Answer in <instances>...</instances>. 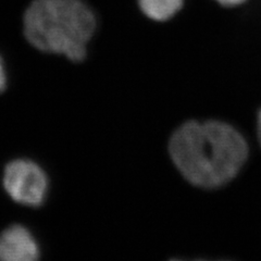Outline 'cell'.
Listing matches in <instances>:
<instances>
[{
	"mask_svg": "<svg viewBox=\"0 0 261 261\" xmlns=\"http://www.w3.org/2000/svg\"><path fill=\"white\" fill-rule=\"evenodd\" d=\"M137 6L148 20L166 23L182 11L185 0H137Z\"/></svg>",
	"mask_w": 261,
	"mask_h": 261,
	"instance_id": "obj_5",
	"label": "cell"
},
{
	"mask_svg": "<svg viewBox=\"0 0 261 261\" xmlns=\"http://www.w3.org/2000/svg\"><path fill=\"white\" fill-rule=\"evenodd\" d=\"M39 256L38 243L28 227L14 224L0 234V260L34 261Z\"/></svg>",
	"mask_w": 261,
	"mask_h": 261,
	"instance_id": "obj_4",
	"label": "cell"
},
{
	"mask_svg": "<svg viewBox=\"0 0 261 261\" xmlns=\"http://www.w3.org/2000/svg\"><path fill=\"white\" fill-rule=\"evenodd\" d=\"M98 25L86 0H33L24 14V35L32 46L76 63L86 59Z\"/></svg>",
	"mask_w": 261,
	"mask_h": 261,
	"instance_id": "obj_2",
	"label": "cell"
},
{
	"mask_svg": "<svg viewBox=\"0 0 261 261\" xmlns=\"http://www.w3.org/2000/svg\"><path fill=\"white\" fill-rule=\"evenodd\" d=\"M7 88V74L4 61L0 57V93H3Z\"/></svg>",
	"mask_w": 261,
	"mask_h": 261,
	"instance_id": "obj_8",
	"label": "cell"
},
{
	"mask_svg": "<svg viewBox=\"0 0 261 261\" xmlns=\"http://www.w3.org/2000/svg\"><path fill=\"white\" fill-rule=\"evenodd\" d=\"M214 2L224 8H238L246 4L248 0H214Z\"/></svg>",
	"mask_w": 261,
	"mask_h": 261,
	"instance_id": "obj_7",
	"label": "cell"
},
{
	"mask_svg": "<svg viewBox=\"0 0 261 261\" xmlns=\"http://www.w3.org/2000/svg\"><path fill=\"white\" fill-rule=\"evenodd\" d=\"M49 181L45 171L28 159H16L8 163L4 172V187L18 203L28 207H40L48 193Z\"/></svg>",
	"mask_w": 261,
	"mask_h": 261,
	"instance_id": "obj_3",
	"label": "cell"
},
{
	"mask_svg": "<svg viewBox=\"0 0 261 261\" xmlns=\"http://www.w3.org/2000/svg\"><path fill=\"white\" fill-rule=\"evenodd\" d=\"M167 150L184 181L203 192L233 183L250 157L247 138L234 124L220 119L181 122L170 134Z\"/></svg>",
	"mask_w": 261,
	"mask_h": 261,
	"instance_id": "obj_1",
	"label": "cell"
},
{
	"mask_svg": "<svg viewBox=\"0 0 261 261\" xmlns=\"http://www.w3.org/2000/svg\"><path fill=\"white\" fill-rule=\"evenodd\" d=\"M255 137L259 149L261 150V106L255 114Z\"/></svg>",
	"mask_w": 261,
	"mask_h": 261,
	"instance_id": "obj_6",
	"label": "cell"
}]
</instances>
